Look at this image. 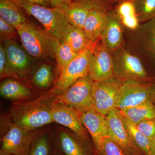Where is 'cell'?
Segmentation results:
<instances>
[{
  "label": "cell",
  "mask_w": 155,
  "mask_h": 155,
  "mask_svg": "<svg viewBox=\"0 0 155 155\" xmlns=\"http://www.w3.org/2000/svg\"><path fill=\"white\" fill-rule=\"evenodd\" d=\"M94 81L87 75L58 95L57 103L71 107L80 112L94 110L92 94Z\"/></svg>",
  "instance_id": "cell-7"
},
{
  "label": "cell",
  "mask_w": 155,
  "mask_h": 155,
  "mask_svg": "<svg viewBox=\"0 0 155 155\" xmlns=\"http://www.w3.org/2000/svg\"><path fill=\"white\" fill-rule=\"evenodd\" d=\"M58 95L49 91L24 101L13 102L9 115L15 124L26 130H35L54 123L52 116Z\"/></svg>",
  "instance_id": "cell-1"
},
{
  "label": "cell",
  "mask_w": 155,
  "mask_h": 155,
  "mask_svg": "<svg viewBox=\"0 0 155 155\" xmlns=\"http://www.w3.org/2000/svg\"><path fill=\"white\" fill-rule=\"evenodd\" d=\"M91 53L86 49L79 53L60 72L58 80L49 91L57 95L61 94L78 80L88 75Z\"/></svg>",
  "instance_id": "cell-8"
},
{
  "label": "cell",
  "mask_w": 155,
  "mask_h": 155,
  "mask_svg": "<svg viewBox=\"0 0 155 155\" xmlns=\"http://www.w3.org/2000/svg\"><path fill=\"white\" fill-rule=\"evenodd\" d=\"M136 125L138 130L150 139L155 135V118L143 120Z\"/></svg>",
  "instance_id": "cell-32"
},
{
  "label": "cell",
  "mask_w": 155,
  "mask_h": 155,
  "mask_svg": "<svg viewBox=\"0 0 155 155\" xmlns=\"http://www.w3.org/2000/svg\"><path fill=\"white\" fill-rule=\"evenodd\" d=\"M88 6L72 2L60 9L63 11L69 24L75 28L83 29L84 26L91 9Z\"/></svg>",
  "instance_id": "cell-21"
},
{
  "label": "cell",
  "mask_w": 155,
  "mask_h": 155,
  "mask_svg": "<svg viewBox=\"0 0 155 155\" xmlns=\"http://www.w3.org/2000/svg\"><path fill=\"white\" fill-rule=\"evenodd\" d=\"M11 69L9 67L8 60L3 43L1 42L0 45V77L13 78Z\"/></svg>",
  "instance_id": "cell-33"
},
{
  "label": "cell",
  "mask_w": 155,
  "mask_h": 155,
  "mask_svg": "<svg viewBox=\"0 0 155 155\" xmlns=\"http://www.w3.org/2000/svg\"><path fill=\"white\" fill-rule=\"evenodd\" d=\"M110 136L127 155H144L130 138L119 110L114 108L106 116Z\"/></svg>",
  "instance_id": "cell-15"
},
{
  "label": "cell",
  "mask_w": 155,
  "mask_h": 155,
  "mask_svg": "<svg viewBox=\"0 0 155 155\" xmlns=\"http://www.w3.org/2000/svg\"><path fill=\"white\" fill-rule=\"evenodd\" d=\"M14 122L9 114H2L1 116V138L8 132Z\"/></svg>",
  "instance_id": "cell-35"
},
{
  "label": "cell",
  "mask_w": 155,
  "mask_h": 155,
  "mask_svg": "<svg viewBox=\"0 0 155 155\" xmlns=\"http://www.w3.org/2000/svg\"><path fill=\"white\" fill-rule=\"evenodd\" d=\"M125 45L142 61L155 69V18L130 30L124 28Z\"/></svg>",
  "instance_id": "cell-3"
},
{
  "label": "cell",
  "mask_w": 155,
  "mask_h": 155,
  "mask_svg": "<svg viewBox=\"0 0 155 155\" xmlns=\"http://www.w3.org/2000/svg\"><path fill=\"white\" fill-rule=\"evenodd\" d=\"M50 155H64L61 152L59 151L58 150L54 148L52 146V149L51 150V153Z\"/></svg>",
  "instance_id": "cell-39"
},
{
  "label": "cell",
  "mask_w": 155,
  "mask_h": 155,
  "mask_svg": "<svg viewBox=\"0 0 155 155\" xmlns=\"http://www.w3.org/2000/svg\"><path fill=\"white\" fill-rule=\"evenodd\" d=\"M96 152L97 155H127L110 137L103 140Z\"/></svg>",
  "instance_id": "cell-30"
},
{
  "label": "cell",
  "mask_w": 155,
  "mask_h": 155,
  "mask_svg": "<svg viewBox=\"0 0 155 155\" xmlns=\"http://www.w3.org/2000/svg\"><path fill=\"white\" fill-rule=\"evenodd\" d=\"M155 102H147L133 107L119 111L130 122L137 125L143 120L155 118Z\"/></svg>",
  "instance_id": "cell-24"
},
{
  "label": "cell",
  "mask_w": 155,
  "mask_h": 155,
  "mask_svg": "<svg viewBox=\"0 0 155 155\" xmlns=\"http://www.w3.org/2000/svg\"><path fill=\"white\" fill-rule=\"evenodd\" d=\"M51 131L52 146L64 155H97L67 127L55 125Z\"/></svg>",
  "instance_id": "cell-13"
},
{
  "label": "cell",
  "mask_w": 155,
  "mask_h": 155,
  "mask_svg": "<svg viewBox=\"0 0 155 155\" xmlns=\"http://www.w3.org/2000/svg\"><path fill=\"white\" fill-rule=\"evenodd\" d=\"M80 113L81 121L91 136L96 150L104 139L110 137L106 116L95 110Z\"/></svg>",
  "instance_id": "cell-16"
},
{
  "label": "cell",
  "mask_w": 155,
  "mask_h": 155,
  "mask_svg": "<svg viewBox=\"0 0 155 155\" xmlns=\"http://www.w3.org/2000/svg\"><path fill=\"white\" fill-rule=\"evenodd\" d=\"M150 155H155V135L150 139Z\"/></svg>",
  "instance_id": "cell-38"
},
{
  "label": "cell",
  "mask_w": 155,
  "mask_h": 155,
  "mask_svg": "<svg viewBox=\"0 0 155 155\" xmlns=\"http://www.w3.org/2000/svg\"><path fill=\"white\" fill-rule=\"evenodd\" d=\"M28 2L32 3L35 5L44 6V7L51 8L48 0H24Z\"/></svg>",
  "instance_id": "cell-37"
},
{
  "label": "cell",
  "mask_w": 155,
  "mask_h": 155,
  "mask_svg": "<svg viewBox=\"0 0 155 155\" xmlns=\"http://www.w3.org/2000/svg\"><path fill=\"white\" fill-rule=\"evenodd\" d=\"M114 10L124 28L135 30L140 23L139 21L132 0H124L116 4Z\"/></svg>",
  "instance_id": "cell-22"
},
{
  "label": "cell",
  "mask_w": 155,
  "mask_h": 155,
  "mask_svg": "<svg viewBox=\"0 0 155 155\" xmlns=\"http://www.w3.org/2000/svg\"><path fill=\"white\" fill-rule=\"evenodd\" d=\"M149 101H155V87L151 81H125L119 87L115 108L123 110Z\"/></svg>",
  "instance_id": "cell-6"
},
{
  "label": "cell",
  "mask_w": 155,
  "mask_h": 155,
  "mask_svg": "<svg viewBox=\"0 0 155 155\" xmlns=\"http://www.w3.org/2000/svg\"><path fill=\"white\" fill-rule=\"evenodd\" d=\"M110 9L94 8L91 10L83 30L91 41L98 43L101 41V35L107 22L108 12Z\"/></svg>",
  "instance_id": "cell-19"
},
{
  "label": "cell",
  "mask_w": 155,
  "mask_h": 155,
  "mask_svg": "<svg viewBox=\"0 0 155 155\" xmlns=\"http://www.w3.org/2000/svg\"><path fill=\"white\" fill-rule=\"evenodd\" d=\"M52 116L54 123L67 127L87 146L96 153L86 127L81 121L79 111L71 107L56 103L53 108Z\"/></svg>",
  "instance_id": "cell-9"
},
{
  "label": "cell",
  "mask_w": 155,
  "mask_h": 155,
  "mask_svg": "<svg viewBox=\"0 0 155 155\" xmlns=\"http://www.w3.org/2000/svg\"><path fill=\"white\" fill-rule=\"evenodd\" d=\"M0 94L3 98L18 102L32 99L40 94L37 93L24 82L9 78L1 82Z\"/></svg>",
  "instance_id": "cell-18"
},
{
  "label": "cell",
  "mask_w": 155,
  "mask_h": 155,
  "mask_svg": "<svg viewBox=\"0 0 155 155\" xmlns=\"http://www.w3.org/2000/svg\"><path fill=\"white\" fill-rule=\"evenodd\" d=\"M19 36L17 28L4 21L0 17V38L1 41L16 40Z\"/></svg>",
  "instance_id": "cell-31"
},
{
  "label": "cell",
  "mask_w": 155,
  "mask_h": 155,
  "mask_svg": "<svg viewBox=\"0 0 155 155\" xmlns=\"http://www.w3.org/2000/svg\"><path fill=\"white\" fill-rule=\"evenodd\" d=\"M124 0H107V2L111 5L113 6V5H116L118 3L122 2Z\"/></svg>",
  "instance_id": "cell-40"
},
{
  "label": "cell",
  "mask_w": 155,
  "mask_h": 155,
  "mask_svg": "<svg viewBox=\"0 0 155 155\" xmlns=\"http://www.w3.org/2000/svg\"><path fill=\"white\" fill-rule=\"evenodd\" d=\"M140 23L155 18V0H132Z\"/></svg>",
  "instance_id": "cell-28"
},
{
  "label": "cell",
  "mask_w": 155,
  "mask_h": 155,
  "mask_svg": "<svg viewBox=\"0 0 155 155\" xmlns=\"http://www.w3.org/2000/svg\"><path fill=\"white\" fill-rule=\"evenodd\" d=\"M151 82H152V83L153 84V85H154L155 87V77H152V79Z\"/></svg>",
  "instance_id": "cell-42"
},
{
  "label": "cell",
  "mask_w": 155,
  "mask_h": 155,
  "mask_svg": "<svg viewBox=\"0 0 155 155\" xmlns=\"http://www.w3.org/2000/svg\"><path fill=\"white\" fill-rule=\"evenodd\" d=\"M88 75L94 81L106 82L116 79L111 53L100 41L92 51Z\"/></svg>",
  "instance_id": "cell-11"
},
{
  "label": "cell",
  "mask_w": 155,
  "mask_h": 155,
  "mask_svg": "<svg viewBox=\"0 0 155 155\" xmlns=\"http://www.w3.org/2000/svg\"><path fill=\"white\" fill-rule=\"evenodd\" d=\"M72 48L64 42H60L56 48L55 58L59 72H61L78 55Z\"/></svg>",
  "instance_id": "cell-29"
},
{
  "label": "cell",
  "mask_w": 155,
  "mask_h": 155,
  "mask_svg": "<svg viewBox=\"0 0 155 155\" xmlns=\"http://www.w3.org/2000/svg\"><path fill=\"white\" fill-rule=\"evenodd\" d=\"M51 8L60 9L66 5H70L73 2L72 0H48Z\"/></svg>",
  "instance_id": "cell-36"
},
{
  "label": "cell",
  "mask_w": 155,
  "mask_h": 155,
  "mask_svg": "<svg viewBox=\"0 0 155 155\" xmlns=\"http://www.w3.org/2000/svg\"><path fill=\"white\" fill-rule=\"evenodd\" d=\"M121 115L125 127L134 144L144 155H150V139L143 134L135 124L130 122L122 114Z\"/></svg>",
  "instance_id": "cell-25"
},
{
  "label": "cell",
  "mask_w": 155,
  "mask_h": 155,
  "mask_svg": "<svg viewBox=\"0 0 155 155\" xmlns=\"http://www.w3.org/2000/svg\"><path fill=\"white\" fill-rule=\"evenodd\" d=\"M124 27L114 8L108 12L107 22L101 35V41L110 52L125 45Z\"/></svg>",
  "instance_id": "cell-17"
},
{
  "label": "cell",
  "mask_w": 155,
  "mask_h": 155,
  "mask_svg": "<svg viewBox=\"0 0 155 155\" xmlns=\"http://www.w3.org/2000/svg\"><path fill=\"white\" fill-rule=\"evenodd\" d=\"M2 42L13 78L22 82L26 81L33 70V58L16 40L6 41Z\"/></svg>",
  "instance_id": "cell-10"
},
{
  "label": "cell",
  "mask_w": 155,
  "mask_h": 155,
  "mask_svg": "<svg viewBox=\"0 0 155 155\" xmlns=\"http://www.w3.org/2000/svg\"><path fill=\"white\" fill-rule=\"evenodd\" d=\"M22 47L32 58L41 60L55 58V51L61 42L44 28L28 22L17 28Z\"/></svg>",
  "instance_id": "cell-2"
},
{
  "label": "cell",
  "mask_w": 155,
  "mask_h": 155,
  "mask_svg": "<svg viewBox=\"0 0 155 155\" xmlns=\"http://www.w3.org/2000/svg\"><path fill=\"white\" fill-rule=\"evenodd\" d=\"M0 155H11L9 153L6 152L5 151L2 150H0Z\"/></svg>",
  "instance_id": "cell-41"
},
{
  "label": "cell",
  "mask_w": 155,
  "mask_h": 155,
  "mask_svg": "<svg viewBox=\"0 0 155 155\" xmlns=\"http://www.w3.org/2000/svg\"><path fill=\"white\" fill-rule=\"evenodd\" d=\"M110 53L114 72L117 79L122 81H151L152 77L148 73L142 61L125 45Z\"/></svg>",
  "instance_id": "cell-5"
},
{
  "label": "cell",
  "mask_w": 155,
  "mask_h": 155,
  "mask_svg": "<svg viewBox=\"0 0 155 155\" xmlns=\"http://www.w3.org/2000/svg\"><path fill=\"white\" fill-rule=\"evenodd\" d=\"M37 130H26L14 122L1 138V149L11 155H28Z\"/></svg>",
  "instance_id": "cell-12"
},
{
  "label": "cell",
  "mask_w": 155,
  "mask_h": 155,
  "mask_svg": "<svg viewBox=\"0 0 155 155\" xmlns=\"http://www.w3.org/2000/svg\"><path fill=\"white\" fill-rule=\"evenodd\" d=\"M0 16L16 28L29 21L25 11L15 0H0Z\"/></svg>",
  "instance_id": "cell-20"
},
{
  "label": "cell",
  "mask_w": 155,
  "mask_h": 155,
  "mask_svg": "<svg viewBox=\"0 0 155 155\" xmlns=\"http://www.w3.org/2000/svg\"><path fill=\"white\" fill-rule=\"evenodd\" d=\"M15 1L26 14L37 19L50 35L60 41L73 28L60 9L35 5L24 0Z\"/></svg>",
  "instance_id": "cell-4"
},
{
  "label": "cell",
  "mask_w": 155,
  "mask_h": 155,
  "mask_svg": "<svg viewBox=\"0 0 155 155\" xmlns=\"http://www.w3.org/2000/svg\"><path fill=\"white\" fill-rule=\"evenodd\" d=\"M54 80L53 69L51 65L43 64L38 67L32 75V84L39 89L45 90L50 88Z\"/></svg>",
  "instance_id": "cell-26"
},
{
  "label": "cell",
  "mask_w": 155,
  "mask_h": 155,
  "mask_svg": "<svg viewBox=\"0 0 155 155\" xmlns=\"http://www.w3.org/2000/svg\"><path fill=\"white\" fill-rule=\"evenodd\" d=\"M51 149V131H37L28 155H50Z\"/></svg>",
  "instance_id": "cell-27"
},
{
  "label": "cell",
  "mask_w": 155,
  "mask_h": 155,
  "mask_svg": "<svg viewBox=\"0 0 155 155\" xmlns=\"http://www.w3.org/2000/svg\"><path fill=\"white\" fill-rule=\"evenodd\" d=\"M122 82L117 78L106 82L94 81L92 94L96 111L106 116L115 108L119 87Z\"/></svg>",
  "instance_id": "cell-14"
},
{
  "label": "cell",
  "mask_w": 155,
  "mask_h": 155,
  "mask_svg": "<svg viewBox=\"0 0 155 155\" xmlns=\"http://www.w3.org/2000/svg\"><path fill=\"white\" fill-rule=\"evenodd\" d=\"M61 42L69 45L77 53L88 49L92 51L98 43L91 41L86 36L83 29L73 27Z\"/></svg>",
  "instance_id": "cell-23"
},
{
  "label": "cell",
  "mask_w": 155,
  "mask_h": 155,
  "mask_svg": "<svg viewBox=\"0 0 155 155\" xmlns=\"http://www.w3.org/2000/svg\"><path fill=\"white\" fill-rule=\"evenodd\" d=\"M72 1L85 5L91 8H103L110 9L114 8L113 6L107 2V0H72Z\"/></svg>",
  "instance_id": "cell-34"
}]
</instances>
